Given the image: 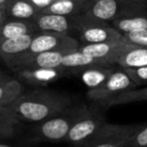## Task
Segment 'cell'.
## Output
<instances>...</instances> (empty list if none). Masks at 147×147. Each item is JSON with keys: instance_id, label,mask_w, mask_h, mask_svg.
Wrapping results in <instances>:
<instances>
[{"instance_id": "44dd1931", "label": "cell", "mask_w": 147, "mask_h": 147, "mask_svg": "<svg viewBox=\"0 0 147 147\" xmlns=\"http://www.w3.org/2000/svg\"><path fill=\"white\" fill-rule=\"evenodd\" d=\"M115 69V65H100L83 69L77 75H80L81 80L89 89H95L101 86Z\"/></svg>"}, {"instance_id": "52a82bcc", "label": "cell", "mask_w": 147, "mask_h": 147, "mask_svg": "<svg viewBox=\"0 0 147 147\" xmlns=\"http://www.w3.org/2000/svg\"><path fill=\"white\" fill-rule=\"evenodd\" d=\"M80 42L69 35L51 31H37L33 35L29 49L21 55H31L43 51L71 53L77 51Z\"/></svg>"}, {"instance_id": "9a60e30c", "label": "cell", "mask_w": 147, "mask_h": 147, "mask_svg": "<svg viewBox=\"0 0 147 147\" xmlns=\"http://www.w3.org/2000/svg\"><path fill=\"white\" fill-rule=\"evenodd\" d=\"M91 0H53L40 9L41 13L59 15H80L85 13Z\"/></svg>"}, {"instance_id": "5bb4252c", "label": "cell", "mask_w": 147, "mask_h": 147, "mask_svg": "<svg viewBox=\"0 0 147 147\" xmlns=\"http://www.w3.org/2000/svg\"><path fill=\"white\" fill-rule=\"evenodd\" d=\"M117 65L122 69L147 65V47L126 42L119 53Z\"/></svg>"}, {"instance_id": "6da1fadb", "label": "cell", "mask_w": 147, "mask_h": 147, "mask_svg": "<svg viewBox=\"0 0 147 147\" xmlns=\"http://www.w3.org/2000/svg\"><path fill=\"white\" fill-rule=\"evenodd\" d=\"M71 106L67 95L47 90L24 92L7 106L20 121L40 123L61 114Z\"/></svg>"}, {"instance_id": "277c9868", "label": "cell", "mask_w": 147, "mask_h": 147, "mask_svg": "<svg viewBox=\"0 0 147 147\" xmlns=\"http://www.w3.org/2000/svg\"><path fill=\"white\" fill-rule=\"evenodd\" d=\"M75 38L82 45L122 40L123 35L110 23L92 18L85 13L78 15Z\"/></svg>"}, {"instance_id": "7c38bea8", "label": "cell", "mask_w": 147, "mask_h": 147, "mask_svg": "<svg viewBox=\"0 0 147 147\" xmlns=\"http://www.w3.org/2000/svg\"><path fill=\"white\" fill-rule=\"evenodd\" d=\"M126 43L124 39L117 41H107L101 43H93V45H82L80 43L78 51L90 55L92 57L106 61L108 65H116L119 53L122 51L123 47Z\"/></svg>"}, {"instance_id": "ba28073f", "label": "cell", "mask_w": 147, "mask_h": 147, "mask_svg": "<svg viewBox=\"0 0 147 147\" xmlns=\"http://www.w3.org/2000/svg\"><path fill=\"white\" fill-rule=\"evenodd\" d=\"M143 8L146 7L128 0H91L85 14L92 18L111 23L127 13Z\"/></svg>"}, {"instance_id": "8992f818", "label": "cell", "mask_w": 147, "mask_h": 147, "mask_svg": "<svg viewBox=\"0 0 147 147\" xmlns=\"http://www.w3.org/2000/svg\"><path fill=\"white\" fill-rule=\"evenodd\" d=\"M144 124L118 125L107 123L104 128L90 141L71 147H126L129 139Z\"/></svg>"}, {"instance_id": "f1b7e54d", "label": "cell", "mask_w": 147, "mask_h": 147, "mask_svg": "<svg viewBox=\"0 0 147 147\" xmlns=\"http://www.w3.org/2000/svg\"><path fill=\"white\" fill-rule=\"evenodd\" d=\"M130 2H133V3H136V4H140V5H143L145 6V2H146L147 0H128Z\"/></svg>"}, {"instance_id": "ac0fdd59", "label": "cell", "mask_w": 147, "mask_h": 147, "mask_svg": "<svg viewBox=\"0 0 147 147\" xmlns=\"http://www.w3.org/2000/svg\"><path fill=\"white\" fill-rule=\"evenodd\" d=\"M5 9L8 19L20 20H32L40 12V8L29 0H8Z\"/></svg>"}, {"instance_id": "f546056e", "label": "cell", "mask_w": 147, "mask_h": 147, "mask_svg": "<svg viewBox=\"0 0 147 147\" xmlns=\"http://www.w3.org/2000/svg\"><path fill=\"white\" fill-rule=\"evenodd\" d=\"M0 147H12V146H10L8 144H0Z\"/></svg>"}, {"instance_id": "484cf974", "label": "cell", "mask_w": 147, "mask_h": 147, "mask_svg": "<svg viewBox=\"0 0 147 147\" xmlns=\"http://www.w3.org/2000/svg\"><path fill=\"white\" fill-rule=\"evenodd\" d=\"M123 39L128 43L147 47V30L125 33L123 34Z\"/></svg>"}, {"instance_id": "cb8c5ba5", "label": "cell", "mask_w": 147, "mask_h": 147, "mask_svg": "<svg viewBox=\"0 0 147 147\" xmlns=\"http://www.w3.org/2000/svg\"><path fill=\"white\" fill-rule=\"evenodd\" d=\"M135 86H147V65L138 67H127L124 69Z\"/></svg>"}, {"instance_id": "9c48e42d", "label": "cell", "mask_w": 147, "mask_h": 147, "mask_svg": "<svg viewBox=\"0 0 147 147\" xmlns=\"http://www.w3.org/2000/svg\"><path fill=\"white\" fill-rule=\"evenodd\" d=\"M67 53L63 51H43L31 55H20L7 61L10 67L16 73L22 69H55L61 67L63 55Z\"/></svg>"}, {"instance_id": "5b68a950", "label": "cell", "mask_w": 147, "mask_h": 147, "mask_svg": "<svg viewBox=\"0 0 147 147\" xmlns=\"http://www.w3.org/2000/svg\"><path fill=\"white\" fill-rule=\"evenodd\" d=\"M137 87L131 81L124 69H115V71L108 77L101 86L95 89H89L87 97L94 105L107 102L125 92H128Z\"/></svg>"}, {"instance_id": "4dcf8cb0", "label": "cell", "mask_w": 147, "mask_h": 147, "mask_svg": "<svg viewBox=\"0 0 147 147\" xmlns=\"http://www.w3.org/2000/svg\"><path fill=\"white\" fill-rule=\"evenodd\" d=\"M4 75H5V74L3 73V71H1V69H0V78H1V77H2V76H4Z\"/></svg>"}, {"instance_id": "3957f363", "label": "cell", "mask_w": 147, "mask_h": 147, "mask_svg": "<svg viewBox=\"0 0 147 147\" xmlns=\"http://www.w3.org/2000/svg\"><path fill=\"white\" fill-rule=\"evenodd\" d=\"M107 120L100 108L87 105L84 112L73 124L69 133L65 136V142L71 146H78L94 138L107 124Z\"/></svg>"}, {"instance_id": "83f0119b", "label": "cell", "mask_w": 147, "mask_h": 147, "mask_svg": "<svg viewBox=\"0 0 147 147\" xmlns=\"http://www.w3.org/2000/svg\"><path fill=\"white\" fill-rule=\"evenodd\" d=\"M6 19H7V15H6L5 5H0V26L5 22Z\"/></svg>"}, {"instance_id": "8fae6325", "label": "cell", "mask_w": 147, "mask_h": 147, "mask_svg": "<svg viewBox=\"0 0 147 147\" xmlns=\"http://www.w3.org/2000/svg\"><path fill=\"white\" fill-rule=\"evenodd\" d=\"M16 74L22 82L36 87H45L63 78L74 75L71 69H65L63 67H55V69H22L16 71Z\"/></svg>"}, {"instance_id": "e0dca14e", "label": "cell", "mask_w": 147, "mask_h": 147, "mask_svg": "<svg viewBox=\"0 0 147 147\" xmlns=\"http://www.w3.org/2000/svg\"><path fill=\"white\" fill-rule=\"evenodd\" d=\"M61 65L65 69H71L74 75H77L79 71L89 67H100V65H111L102 59H98L87 55L79 51L78 49L71 53H67L63 55Z\"/></svg>"}, {"instance_id": "2e32d148", "label": "cell", "mask_w": 147, "mask_h": 147, "mask_svg": "<svg viewBox=\"0 0 147 147\" xmlns=\"http://www.w3.org/2000/svg\"><path fill=\"white\" fill-rule=\"evenodd\" d=\"M34 33L24 34L13 38L3 39L0 41V57L5 61H9L27 51Z\"/></svg>"}, {"instance_id": "603a6c76", "label": "cell", "mask_w": 147, "mask_h": 147, "mask_svg": "<svg viewBox=\"0 0 147 147\" xmlns=\"http://www.w3.org/2000/svg\"><path fill=\"white\" fill-rule=\"evenodd\" d=\"M21 121L7 107H0V138H8L15 134Z\"/></svg>"}, {"instance_id": "30bf717a", "label": "cell", "mask_w": 147, "mask_h": 147, "mask_svg": "<svg viewBox=\"0 0 147 147\" xmlns=\"http://www.w3.org/2000/svg\"><path fill=\"white\" fill-rule=\"evenodd\" d=\"M77 17L78 15H59L39 12L32 21L37 31H51L74 37L76 32Z\"/></svg>"}, {"instance_id": "4fadbf2b", "label": "cell", "mask_w": 147, "mask_h": 147, "mask_svg": "<svg viewBox=\"0 0 147 147\" xmlns=\"http://www.w3.org/2000/svg\"><path fill=\"white\" fill-rule=\"evenodd\" d=\"M121 34L147 30V10L146 8L127 13L110 23Z\"/></svg>"}, {"instance_id": "d4e9b609", "label": "cell", "mask_w": 147, "mask_h": 147, "mask_svg": "<svg viewBox=\"0 0 147 147\" xmlns=\"http://www.w3.org/2000/svg\"><path fill=\"white\" fill-rule=\"evenodd\" d=\"M126 147H147V124L131 136Z\"/></svg>"}, {"instance_id": "d6986e66", "label": "cell", "mask_w": 147, "mask_h": 147, "mask_svg": "<svg viewBox=\"0 0 147 147\" xmlns=\"http://www.w3.org/2000/svg\"><path fill=\"white\" fill-rule=\"evenodd\" d=\"M37 32V29L32 20L8 19L0 26V41L3 39L13 38L24 34Z\"/></svg>"}, {"instance_id": "4316f807", "label": "cell", "mask_w": 147, "mask_h": 147, "mask_svg": "<svg viewBox=\"0 0 147 147\" xmlns=\"http://www.w3.org/2000/svg\"><path fill=\"white\" fill-rule=\"evenodd\" d=\"M30 2H32L34 5H36L37 7H39V8H43V7L47 6V5L49 4V3H51L53 1V0H29Z\"/></svg>"}, {"instance_id": "7402d4cb", "label": "cell", "mask_w": 147, "mask_h": 147, "mask_svg": "<svg viewBox=\"0 0 147 147\" xmlns=\"http://www.w3.org/2000/svg\"><path fill=\"white\" fill-rule=\"evenodd\" d=\"M147 101V86L140 89H133L128 92H125L120 94L119 96L107 101V102L101 103L99 105H94L98 108L108 109L111 107L120 106V105L130 104V103H137V102H145Z\"/></svg>"}, {"instance_id": "ffe728a7", "label": "cell", "mask_w": 147, "mask_h": 147, "mask_svg": "<svg viewBox=\"0 0 147 147\" xmlns=\"http://www.w3.org/2000/svg\"><path fill=\"white\" fill-rule=\"evenodd\" d=\"M25 92L21 82L6 75L0 78V107H7Z\"/></svg>"}, {"instance_id": "7a4b0ae2", "label": "cell", "mask_w": 147, "mask_h": 147, "mask_svg": "<svg viewBox=\"0 0 147 147\" xmlns=\"http://www.w3.org/2000/svg\"><path fill=\"white\" fill-rule=\"evenodd\" d=\"M86 106L71 105L61 114L37 123V126L33 129V139L47 142H63L73 124L84 112Z\"/></svg>"}]
</instances>
